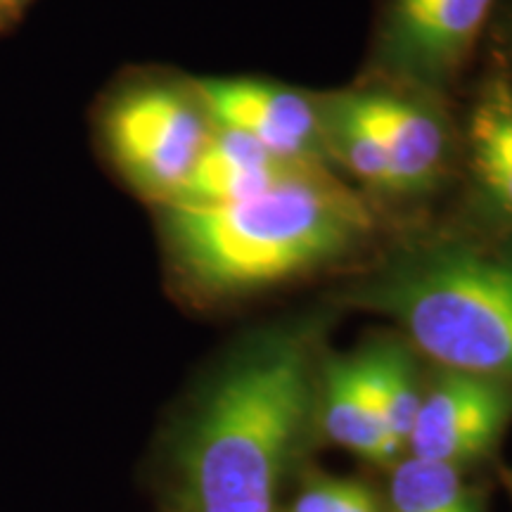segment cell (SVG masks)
<instances>
[{
  "instance_id": "cell-2",
  "label": "cell",
  "mask_w": 512,
  "mask_h": 512,
  "mask_svg": "<svg viewBox=\"0 0 512 512\" xmlns=\"http://www.w3.org/2000/svg\"><path fill=\"white\" fill-rule=\"evenodd\" d=\"M159 207L171 264L204 299L242 297L302 278L344 259L373 233L366 202L323 166H297L238 202Z\"/></svg>"
},
{
  "instance_id": "cell-11",
  "label": "cell",
  "mask_w": 512,
  "mask_h": 512,
  "mask_svg": "<svg viewBox=\"0 0 512 512\" xmlns=\"http://www.w3.org/2000/svg\"><path fill=\"white\" fill-rule=\"evenodd\" d=\"M472 174L484 200L512 223V88L494 81L484 88L470 117Z\"/></svg>"
},
{
  "instance_id": "cell-6",
  "label": "cell",
  "mask_w": 512,
  "mask_h": 512,
  "mask_svg": "<svg viewBox=\"0 0 512 512\" xmlns=\"http://www.w3.org/2000/svg\"><path fill=\"white\" fill-rule=\"evenodd\" d=\"M510 422V382L437 368L422 384L406 453L465 470L496 451Z\"/></svg>"
},
{
  "instance_id": "cell-13",
  "label": "cell",
  "mask_w": 512,
  "mask_h": 512,
  "mask_svg": "<svg viewBox=\"0 0 512 512\" xmlns=\"http://www.w3.org/2000/svg\"><path fill=\"white\" fill-rule=\"evenodd\" d=\"M384 512H486L484 496L460 467L403 453L389 465Z\"/></svg>"
},
{
  "instance_id": "cell-1",
  "label": "cell",
  "mask_w": 512,
  "mask_h": 512,
  "mask_svg": "<svg viewBox=\"0 0 512 512\" xmlns=\"http://www.w3.org/2000/svg\"><path fill=\"white\" fill-rule=\"evenodd\" d=\"M311 323L256 330L235 347L174 448L178 512H275L285 479L318 432Z\"/></svg>"
},
{
  "instance_id": "cell-4",
  "label": "cell",
  "mask_w": 512,
  "mask_h": 512,
  "mask_svg": "<svg viewBox=\"0 0 512 512\" xmlns=\"http://www.w3.org/2000/svg\"><path fill=\"white\" fill-rule=\"evenodd\" d=\"M214 128L197 83L176 79L128 83L100 119L102 143L119 174L157 204L181 192Z\"/></svg>"
},
{
  "instance_id": "cell-3",
  "label": "cell",
  "mask_w": 512,
  "mask_h": 512,
  "mask_svg": "<svg viewBox=\"0 0 512 512\" xmlns=\"http://www.w3.org/2000/svg\"><path fill=\"white\" fill-rule=\"evenodd\" d=\"M344 302L392 320L437 368L512 384V249L463 238L406 242Z\"/></svg>"
},
{
  "instance_id": "cell-7",
  "label": "cell",
  "mask_w": 512,
  "mask_h": 512,
  "mask_svg": "<svg viewBox=\"0 0 512 512\" xmlns=\"http://www.w3.org/2000/svg\"><path fill=\"white\" fill-rule=\"evenodd\" d=\"M425 95L401 86L337 95L380 147L394 197H418L432 190L451 159V128Z\"/></svg>"
},
{
  "instance_id": "cell-15",
  "label": "cell",
  "mask_w": 512,
  "mask_h": 512,
  "mask_svg": "<svg viewBox=\"0 0 512 512\" xmlns=\"http://www.w3.org/2000/svg\"><path fill=\"white\" fill-rule=\"evenodd\" d=\"M19 15H22V10H19L17 0H0V29L8 27L10 22H15Z\"/></svg>"
},
{
  "instance_id": "cell-5",
  "label": "cell",
  "mask_w": 512,
  "mask_h": 512,
  "mask_svg": "<svg viewBox=\"0 0 512 512\" xmlns=\"http://www.w3.org/2000/svg\"><path fill=\"white\" fill-rule=\"evenodd\" d=\"M496 0H387L380 31L384 72L396 86L439 93L470 60Z\"/></svg>"
},
{
  "instance_id": "cell-8",
  "label": "cell",
  "mask_w": 512,
  "mask_h": 512,
  "mask_svg": "<svg viewBox=\"0 0 512 512\" xmlns=\"http://www.w3.org/2000/svg\"><path fill=\"white\" fill-rule=\"evenodd\" d=\"M216 126L233 128L294 166H323L328 155L323 105L309 95L256 79L197 81Z\"/></svg>"
},
{
  "instance_id": "cell-14",
  "label": "cell",
  "mask_w": 512,
  "mask_h": 512,
  "mask_svg": "<svg viewBox=\"0 0 512 512\" xmlns=\"http://www.w3.org/2000/svg\"><path fill=\"white\" fill-rule=\"evenodd\" d=\"M339 512H384L382 494H377L373 486H368L366 482L358 479L354 491H351L349 501L342 505V510Z\"/></svg>"
},
{
  "instance_id": "cell-12",
  "label": "cell",
  "mask_w": 512,
  "mask_h": 512,
  "mask_svg": "<svg viewBox=\"0 0 512 512\" xmlns=\"http://www.w3.org/2000/svg\"><path fill=\"white\" fill-rule=\"evenodd\" d=\"M356 354L361 358L384 427L406 453V441L422 396L415 351L403 339L382 337L361 347Z\"/></svg>"
},
{
  "instance_id": "cell-17",
  "label": "cell",
  "mask_w": 512,
  "mask_h": 512,
  "mask_svg": "<svg viewBox=\"0 0 512 512\" xmlns=\"http://www.w3.org/2000/svg\"><path fill=\"white\" fill-rule=\"evenodd\" d=\"M27 3H31V0H17V5H19V10H24V5Z\"/></svg>"
},
{
  "instance_id": "cell-16",
  "label": "cell",
  "mask_w": 512,
  "mask_h": 512,
  "mask_svg": "<svg viewBox=\"0 0 512 512\" xmlns=\"http://www.w3.org/2000/svg\"><path fill=\"white\" fill-rule=\"evenodd\" d=\"M505 486H508V491H510V496H512V470L505 472Z\"/></svg>"
},
{
  "instance_id": "cell-9",
  "label": "cell",
  "mask_w": 512,
  "mask_h": 512,
  "mask_svg": "<svg viewBox=\"0 0 512 512\" xmlns=\"http://www.w3.org/2000/svg\"><path fill=\"white\" fill-rule=\"evenodd\" d=\"M318 432L368 463L389 467L403 456L377 413L358 354L320 363Z\"/></svg>"
},
{
  "instance_id": "cell-10",
  "label": "cell",
  "mask_w": 512,
  "mask_h": 512,
  "mask_svg": "<svg viewBox=\"0 0 512 512\" xmlns=\"http://www.w3.org/2000/svg\"><path fill=\"white\" fill-rule=\"evenodd\" d=\"M297 169L245 133L216 126L181 192L171 202L226 204L259 195ZM169 204V202H166Z\"/></svg>"
}]
</instances>
